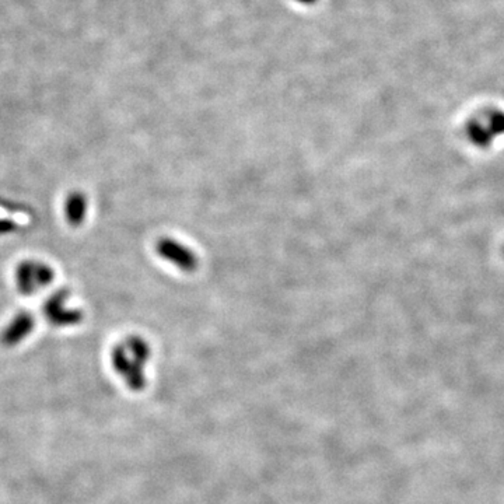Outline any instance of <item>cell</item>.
<instances>
[{
	"instance_id": "6da1fadb",
	"label": "cell",
	"mask_w": 504,
	"mask_h": 504,
	"mask_svg": "<svg viewBox=\"0 0 504 504\" xmlns=\"http://www.w3.org/2000/svg\"><path fill=\"white\" fill-rule=\"evenodd\" d=\"M150 358V346L140 336H129L119 342L111 355L114 370L135 391L146 385L144 367Z\"/></svg>"
},
{
	"instance_id": "7a4b0ae2",
	"label": "cell",
	"mask_w": 504,
	"mask_h": 504,
	"mask_svg": "<svg viewBox=\"0 0 504 504\" xmlns=\"http://www.w3.org/2000/svg\"><path fill=\"white\" fill-rule=\"evenodd\" d=\"M55 278L54 269L41 261H24L16 269V284L21 294L32 295L49 286Z\"/></svg>"
},
{
	"instance_id": "3957f363",
	"label": "cell",
	"mask_w": 504,
	"mask_h": 504,
	"mask_svg": "<svg viewBox=\"0 0 504 504\" xmlns=\"http://www.w3.org/2000/svg\"><path fill=\"white\" fill-rule=\"evenodd\" d=\"M156 251L164 261L178 268V271L191 273L195 272L199 265V258L195 251L178 240L162 238L156 244Z\"/></svg>"
},
{
	"instance_id": "277c9868",
	"label": "cell",
	"mask_w": 504,
	"mask_h": 504,
	"mask_svg": "<svg viewBox=\"0 0 504 504\" xmlns=\"http://www.w3.org/2000/svg\"><path fill=\"white\" fill-rule=\"evenodd\" d=\"M43 316L54 327H72L83 320L80 310L69 307V291L59 290L50 295L42 307Z\"/></svg>"
},
{
	"instance_id": "5b68a950",
	"label": "cell",
	"mask_w": 504,
	"mask_h": 504,
	"mask_svg": "<svg viewBox=\"0 0 504 504\" xmlns=\"http://www.w3.org/2000/svg\"><path fill=\"white\" fill-rule=\"evenodd\" d=\"M483 119L485 122L482 121V118L478 121H472L468 125L467 135L476 147L486 148L498 135L504 133V114L492 113L487 114Z\"/></svg>"
},
{
	"instance_id": "8992f818",
	"label": "cell",
	"mask_w": 504,
	"mask_h": 504,
	"mask_svg": "<svg viewBox=\"0 0 504 504\" xmlns=\"http://www.w3.org/2000/svg\"><path fill=\"white\" fill-rule=\"evenodd\" d=\"M34 324V317L28 311H21L5 328L2 336H0V340L6 346H14L24 340L32 332Z\"/></svg>"
},
{
	"instance_id": "52a82bcc",
	"label": "cell",
	"mask_w": 504,
	"mask_h": 504,
	"mask_svg": "<svg viewBox=\"0 0 504 504\" xmlns=\"http://www.w3.org/2000/svg\"><path fill=\"white\" fill-rule=\"evenodd\" d=\"M87 199L81 192H72L65 200V216L69 224L80 226L86 219Z\"/></svg>"
},
{
	"instance_id": "ba28073f",
	"label": "cell",
	"mask_w": 504,
	"mask_h": 504,
	"mask_svg": "<svg viewBox=\"0 0 504 504\" xmlns=\"http://www.w3.org/2000/svg\"><path fill=\"white\" fill-rule=\"evenodd\" d=\"M298 2H302V3H313V2H316V0H298Z\"/></svg>"
}]
</instances>
